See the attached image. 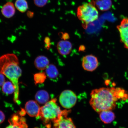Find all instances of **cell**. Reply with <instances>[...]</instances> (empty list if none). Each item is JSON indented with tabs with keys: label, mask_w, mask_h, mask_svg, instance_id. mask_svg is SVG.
I'll return each mask as SVG.
<instances>
[{
	"label": "cell",
	"mask_w": 128,
	"mask_h": 128,
	"mask_svg": "<svg viewBox=\"0 0 128 128\" xmlns=\"http://www.w3.org/2000/svg\"><path fill=\"white\" fill-rule=\"evenodd\" d=\"M18 58L15 54H8L0 57V73L10 80L15 87L14 100L18 101V80L22 74Z\"/></svg>",
	"instance_id": "7a4b0ae2"
},
{
	"label": "cell",
	"mask_w": 128,
	"mask_h": 128,
	"mask_svg": "<svg viewBox=\"0 0 128 128\" xmlns=\"http://www.w3.org/2000/svg\"><path fill=\"white\" fill-rule=\"evenodd\" d=\"M77 96L74 92L70 90H64L60 94L59 97V102L63 108L69 109L76 105Z\"/></svg>",
	"instance_id": "5b68a950"
},
{
	"label": "cell",
	"mask_w": 128,
	"mask_h": 128,
	"mask_svg": "<svg viewBox=\"0 0 128 128\" xmlns=\"http://www.w3.org/2000/svg\"><path fill=\"white\" fill-rule=\"evenodd\" d=\"M62 36L64 40L68 39L69 38V35L68 33H65L63 34V35H62Z\"/></svg>",
	"instance_id": "4316f807"
},
{
	"label": "cell",
	"mask_w": 128,
	"mask_h": 128,
	"mask_svg": "<svg viewBox=\"0 0 128 128\" xmlns=\"http://www.w3.org/2000/svg\"><path fill=\"white\" fill-rule=\"evenodd\" d=\"M40 108L36 102L30 100L25 105V110L30 116L37 117L39 116Z\"/></svg>",
	"instance_id": "ba28073f"
},
{
	"label": "cell",
	"mask_w": 128,
	"mask_h": 128,
	"mask_svg": "<svg viewBox=\"0 0 128 128\" xmlns=\"http://www.w3.org/2000/svg\"><path fill=\"white\" fill-rule=\"evenodd\" d=\"M57 48L58 51L60 55H67L71 52L72 45L71 42L68 41L61 40L58 43Z\"/></svg>",
	"instance_id": "30bf717a"
},
{
	"label": "cell",
	"mask_w": 128,
	"mask_h": 128,
	"mask_svg": "<svg viewBox=\"0 0 128 128\" xmlns=\"http://www.w3.org/2000/svg\"><path fill=\"white\" fill-rule=\"evenodd\" d=\"M99 113L100 120L105 124H110L116 118L114 113L112 111H104Z\"/></svg>",
	"instance_id": "4fadbf2b"
},
{
	"label": "cell",
	"mask_w": 128,
	"mask_h": 128,
	"mask_svg": "<svg viewBox=\"0 0 128 128\" xmlns=\"http://www.w3.org/2000/svg\"><path fill=\"white\" fill-rule=\"evenodd\" d=\"M4 75L0 73V86H2L5 82V78Z\"/></svg>",
	"instance_id": "44dd1931"
},
{
	"label": "cell",
	"mask_w": 128,
	"mask_h": 128,
	"mask_svg": "<svg viewBox=\"0 0 128 128\" xmlns=\"http://www.w3.org/2000/svg\"><path fill=\"white\" fill-rule=\"evenodd\" d=\"M1 12L2 15L7 18H10L13 16L16 12L15 6L13 3H6L2 8Z\"/></svg>",
	"instance_id": "8fae6325"
},
{
	"label": "cell",
	"mask_w": 128,
	"mask_h": 128,
	"mask_svg": "<svg viewBox=\"0 0 128 128\" xmlns=\"http://www.w3.org/2000/svg\"><path fill=\"white\" fill-rule=\"evenodd\" d=\"M90 103L93 109L98 113L105 111H112L116 106L118 100L128 98L126 91L120 88H102L92 90Z\"/></svg>",
	"instance_id": "6da1fadb"
},
{
	"label": "cell",
	"mask_w": 128,
	"mask_h": 128,
	"mask_svg": "<svg viewBox=\"0 0 128 128\" xmlns=\"http://www.w3.org/2000/svg\"><path fill=\"white\" fill-rule=\"evenodd\" d=\"M56 99L54 98L48 102L40 108L39 116L50 128L51 122L55 123L64 115L68 114L70 111H62L56 103Z\"/></svg>",
	"instance_id": "3957f363"
},
{
	"label": "cell",
	"mask_w": 128,
	"mask_h": 128,
	"mask_svg": "<svg viewBox=\"0 0 128 128\" xmlns=\"http://www.w3.org/2000/svg\"><path fill=\"white\" fill-rule=\"evenodd\" d=\"M35 99L38 103L44 104L48 102L49 99V94L46 90H40L36 92L35 95Z\"/></svg>",
	"instance_id": "5bb4252c"
},
{
	"label": "cell",
	"mask_w": 128,
	"mask_h": 128,
	"mask_svg": "<svg viewBox=\"0 0 128 128\" xmlns=\"http://www.w3.org/2000/svg\"><path fill=\"white\" fill-rule=\"evenodd\" d=\"M44 42L46 44V47L48 48L50 47V39L48 37H46L45 38Z\"/></svg>",
	"instance_id": "603a6c76"
},
{
	"label": "cell",
	"mask_w": 128,
	"mask_h": 128,
	"mask_svg": "<svg viewBox=\"0 0 128 128\" xmlns=\"http://www.w3.org/2000/svg\"><path fill=\"white\" fill-rule=\"evenodd\" d=\"M2 89L4 94L6 95H10L15 92V87L12 82L7 81L2 86Z\"/></svg>",
	"instance_id": "ac0fdd59"
},
{
	"label": "cell",
	"mask_w": 128,
	"mask_h": 128,
	"mask_svg": "<svg viewBox=\"0 0 128 128\" xmlns=\"http://www.w3.org/2000/svg\"><path fill=\"white\" fill-rule=\"evenodd\" d=\"M95 6L101 11H108L111 8L112 5L111 0H96Z\"/></svg>",
	"instance_id": "9a60e30c"
},
{
	"label": "cell",
	"mask_w": 128,
	"mask_h": 128,
	"mask_svg": "<svg viewBox=\"0 0 128 128\" xmlns=\"http://www.w3.org/2000/svg\"><path fill=\"white\" fill-rule=\"evenodd\" d=\"M98 62L96 57L90 55L85 56L82 60V66L86 71L92 72L98 67Z\"/></svg>",
	"instance_id": "52a82bcc"
},
{
	"label": "cell",
	"mask_w": 128,
	"mask_h": 128,
	"mask_svg": "<svg viewBox=\"0 0 128 128\" xmlns=\"http://www.w3.org/2000/svg\"><path fill=\"white\" fill-rule=\"evenodd\" d=\"M26 111L25 110H24V109H22L20 112V113H19V114L20 115V116H23L26 114Z\"/></svg>",
	"instance_id": "484cf974"
},
{
	"label": "cell",
	"mask_w": 128,
	"mask_h": 128,
	"mask_svg": "<svg viewBox=\"0 0 128 128\" xmlns=\"http://www.w3.org/2000/svg\"><path fill=\"white\" fill-rule=\"evenodd\" d=\"M46 74L50 79H54L58 76L59 73L56 67L52 64H49L46 69Z\"/></svg>",
	"instance_id": "2e32d148"
},
{
	"label": "cell",
	"mask_w": 128,
	"mask_h": 128,
	"mask_svg": "<svg viewBox=\"0 0 128 128\" xmlns=\"http://www.w3.org/2000/svg\"><path fill=\"white\" fill-rule=\"evenodd\" d=\"M15 6L19 12L22 13L26 12L28 8V4L26 0H16Z\"/></svg>",
	"instance_id": "e0dca14e"
},
{
	"label": "cell",
	"mask_w": 128,
	"mask_h": 128,
	"mask_svg": "<svg viewBox=\"0 0 128 128\" xmlns=\"http://www.w3.org/2000/svg\"><path fill=\"white\" fill-rule=\"evenodd\" d=\"M27 15L28 18H31L32 17H33L34 14L33 12H30V11H29V12H27Z\"/></svg>",
	"instance_id": "d4e9b609"
},
{
	"label": "cell",
	"mask_w": 128,
	"mask_h": 128,
	"mask_svg": "<svg viewBox=\"0 0 128 128\" xmlns=\"http://www.w3.org/2000/svg\"><path fill=\"white\" fill-rule=\"evenodd\" d=\"M46 79V75L44 72L36 74L34 76L35 84H40L44 83Z\"/></svg>",
	"instance_id": "d6986e66"
},
{
	"label": "cell",
	"mask_w": 128,
	"mask_h": 128,
	"mask_svg": "<svg viewBox=\"0 0 128 128\" xmlns=\"http://www.w3.org/2000/svg\"><path fill=\"white\" fill-rule=\"evenodd\" d=\"M77 16L84 26L97 20L99 13L95 2L85 3L79 6L77 10Z\"/></svg>",
	"instance_id": "277c9868"
},
{
	"label": "cell",
	"mask_w": 128,
	"mask_h": 128,
	"mask_svg": "<svg viewBox=\"0 0 128 128\" xmlns=\"http://www.w3.org/2000/svg\"><path fill=\"white\" fill-rule=\"evenodd\" d=\"M6 128H23L20 126L16 125L10 124L9 126H7Z\"/></svg>",
	"instance_id": "cb8c5ba5"
},
{
	"label": "cell",
	"mask_w": 128,
	"mask_h": 128,
	"mask_svg": "<svg viewBox=\"0 0 128 128\" xmlns=\"http://www.w3.org/2000/svg\"><path fill=\"white\" fill-rule=\"evenodd\" d=\"M35 66L38 70H46L49 65V61L47 57L44 56H40L37 57L34 62Z\"/></svg>",
	"instance_id": "7c38bea8"
},
{
	"label": "cell",
	"mask_w": 128,
	"mask_h": 128,
	"mask_svg": "<svg viewBox=\"0 0 128 128\" xmlns=\"http://www.w3.org/2000/svg\"><path fill=\"white\" fill-rule=\"evenodd\" d=\"M5 116L4 113L1 110H0V124L2 123L4 120Z\"/></svg>",
	"instance_id": "7402d4cb"
},
{
	"label": "cell",
	"mask_w": 128,
	"mask_h": 128,
	"mask_svg": "<svg viewBox=\"0 0 128 128\" xmlns=\"http://www.w3.org/2000/svg\"><path fill=\"white\" fill-rule=\"evenodd\" d=\"M68 114L64 115L54 123L53 128H76L72 120L67 117Z\"/></svg>",
	"instance_id": "9c48e42d"
},
{
	"label": "cell",
	"mask_w": 128,
	"mask_h": 128,
	"mask_svg": "<svg viewBox=\"0 0 128 128\" xmlns=\"http://www.w3.org/2000/svg\"><path fill=\"white\" fill-rule=\"evenodd\" d=\"M48 0H34L35 5L38 7H44L47 4Z\"/></svg>",
	"instance_id": "ffe728a7"
},
{
	"label": "cell",
	"mask_w": 128,
	"mask_h": 128,
	"mask_svg": "<svg viewBox=\"0 0 128 128\" xmlns=\"http://www.w3.org/2000/svg\"><path fill=\"white\" fill-rule=\"evenodd\" d=\"M116 28L119 32L121 42L128 49V18L123 19Z\"/></svg>",
	"instance_id": "8992f818"
}]
</instances>
